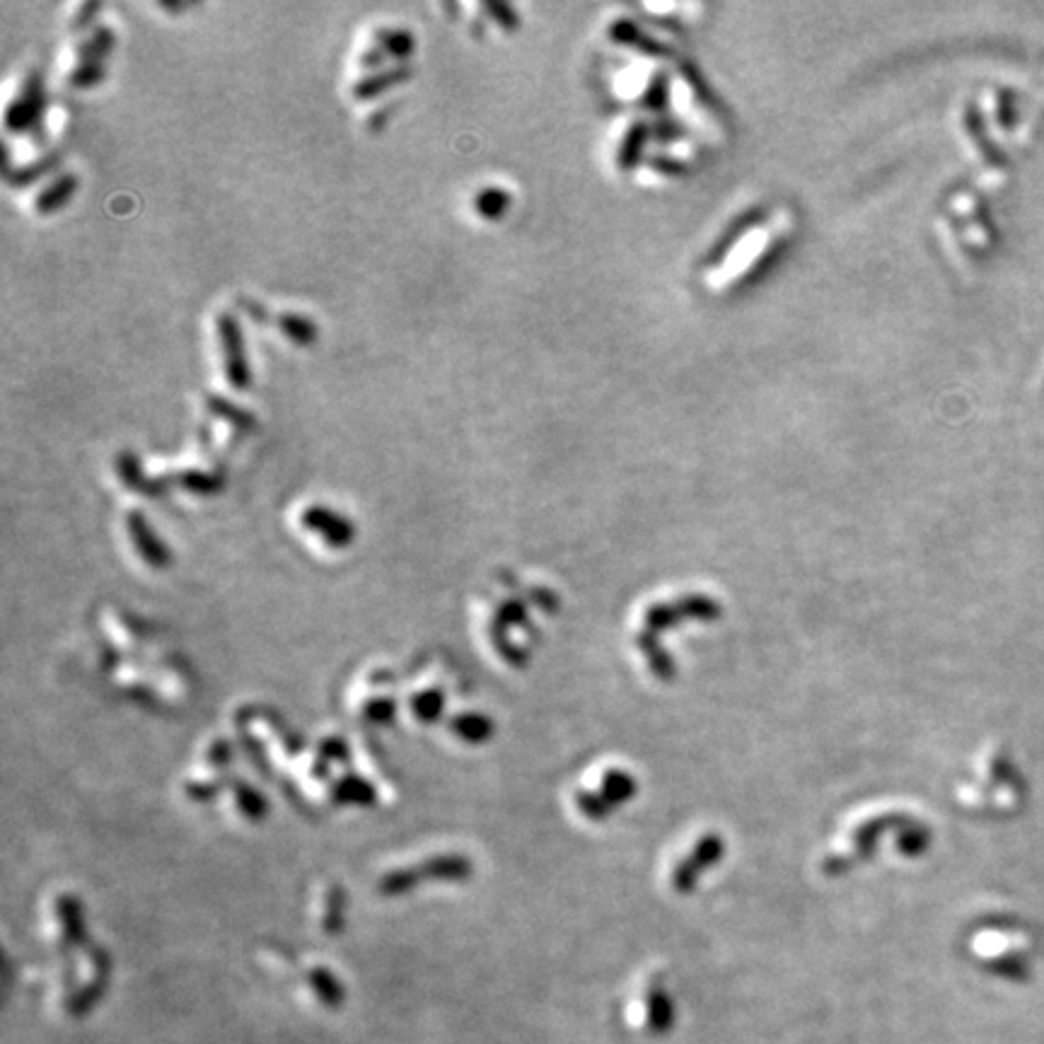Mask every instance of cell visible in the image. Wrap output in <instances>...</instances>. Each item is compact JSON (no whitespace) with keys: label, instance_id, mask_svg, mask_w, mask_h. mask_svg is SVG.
Listing matches in <instances>:
<instances>
[{"label":"cell","instance_id":"obj_14","mask_svg":"<svg viewBox=\"0 0 1044 1044\" xmlns=\"http://www.w3.org/2000/svg\"><path fill=\"white\" fill-rule=\"evenodd\" d=\"M648 1028L653 1032H668L675 1020V1010H672L670 998L662 989H650L648 994Z\"/></svg>","mask_w":1044,"mask_h":1044},{"label":"cell","instance_id":"obj_15","mask_svg":"<svg viewBox=\"0 0 1044 1044\" xmlns=\"http://www.w3.org/2000/svg\"><path fill=\"white\" fill-rule=\"evenodd\" d=\"M165 479L172 481V484H177V487L187 489V491H192V493H216L220 489V479L213 477V475H206V471H201V469H182V471H175L172 477H165Z\"/></svg>","mask_w":1044,"mask_h":1044},{"label":"cell","instance_id":"obj_1","mask_svg":"<svg viewBox=\"0 0 1044 1044\" xmlns=\"http://www.w3.org/2000/svg\"><path fill=\"white\" fill-rule=\"evenodd\" d=\"M44 107H47L44 75L39 71H29L17 97L5 109V129L10 133H39Z\"/></svg>","mask_w":1044,"mask_h":1044},{"label":"cell","instance_id":"obj_9","mask_svg":"<svg viewBox=\"0 0 1044 1044\" xmlns=\"http://www.w3.org/2000/svg\"><path fill=\"white\" fill-rule=\"evenodd\" d=\"M115 41H117V37H115V32H111V27L97 25L85 39H81V44H77V49H75L77 61L105 63L107 56L111 53V49H115Z\"/></svg>","mask_w":1044,"mask_h":1044},{"label":"cell","instance_id":"obj_6","mask_svg":"<svg viewBox=\"0 0 1044 1044\" xmlns=\"http://www.w3.org/2000/svg\"><path fill=\"white\" fill-rule=\"evenodd\" d=\"M274 322H276L278 332L284 334L288 341H293L296 346H312L320 336V329H317V324H314V320L305 317V314H300V312H280V314H276Z\"/></svg>","mask_w":1044,"mask_h":1044},{"label":"cell","instance_id":"obj_12","mask_svg":"<svg viewBox=\"0 0 1044 1044\" xmlns=\"http://www.w3.org/2000/svg\"><path fill=\"white\" fill-rule=\"evenodd\" d=\"M511 206V194L501 187H484L475 196V208L481 218L499 220Z\"/></svg>","mask_w":1044,"mask_h":1044},{"label":"cell","instance_id":"obj_16","mask_svg":"<svg viewBox=\"0 0 1044 1044\" xmlns=\"http://www.w3.org/2000/svg\"><path fill=\"white\" fill-rule=\"evenodd\" d=\"M105 73H107L105 63L77 61L75 69L69 75V83H71V87H77V89H89V87H95V85L105 81Z\"/></svg>","mask_w":1044,"mask_h":1044},{"label":"cell","instance_id":"obj_7","mask_svg":"<svg viewBox=\"0 0 1044 1044\" xmlns=\"http://www.w3.org/2000/svg\"><path fill=\"white\" fill-rule=\"evenodd\" d=\"M373 39H375V47L383 51L387 59L404 61V59H409L413 49H417L413 35L404 27H380V29H375Z\"/></svg>","mask_w":1044,"mask_h":1044},{"label":"cell","instance_id":"obj_11","mask_svg":"<svg viewBox=\"0 0 1044 1044\" xmlns=\"http://www.w3.org/2000/svg\"><path fill=\"white\" fill-rule=\"evenodd\" d=\"M129 532L133 537V542L139 544L143 556L148 559L151 564H160V561L165 559V549H163L160 542L155 540L153 532L148 530V525H145V518L139 511L129 513Z\"/></svg>","mask_w":1044,"mask_h":1044},{"label":"cell","instance_id":"obj_17","mask_svg":"<svg viewBox=\"0 0 1044 1044\" xmlns=\"http://www.w3.org/2000/svg\"><path fill=\"white\" fill-rule=\"evenodd\" d=\"M99 10H103V3H97V0L83 3L81 8H77V13L71 20V32H83L89 25V22H93L99 15Z\"/></svg>","mask_w":1044,"mask_h":1044},{"label":"cell","instance_id":"obj_10","mask_svg":"<svg viewBox=\"0 0 1044 1044\" xmlns=\"http://www.w3.org/2000/svg\"><path fill=\"white\" fill-rule=\"evenodd\" d=\"M206 409H208L211 417L228 421L230 425H235V429H240V431H252L256 425V419L252 417L250 411L238 407V404H232L220 395H208L206 397Z\"/></svg>","mask_w":1044,"mask_h":1044},{"label":"cell","instance_id":"obj_5","mask_svg":"<svg viewBox=\"0 0 1044 1044\" xmlns=\"http://www.w3.org/2000/svg\"><path fill=\"white\" fill-rule=\"evenodd\" d=\"M77 184L81 182H77V177L71 172L53 177L51 182L35 196V211L39 213V216H51V213L65 208L75 196Z\"/></svg>","mask_w":1044,"mask_h":1044},{"label":"cell","instance_id":"obj_13","mask_svg":"<svg viewBox=\"0 0 1044 1044\" xmlns=\"http://www.w3.org/2000/svg\"><path fill=\"white\" fill-rule=\"evenodd\" d=\"M59 163H61V155L49 153V155H44L41 160H35V163H29L25 167H17V170H13V172H8L5 179H8L10 187H29V184H35L37 179H41L44 175H49Z\"/></svg>","mask_w":1044,"mask_h":1044},{"label":"cell","instance_id":"obj_4","mask_svg":"<svg viewBox=\"0 0 1044 1044\" xmlns=\"http://www.w3.org/2000/svg\"><path fill=\"white\" fill-rule=\"evenodd\" d=\"M411 75H413V69L407 63L392 65V69H383L377 73H368L351 87V95L358 99V103H368V99H375L383 93H387V89L407 83Z\"/></svg>","mask_w":1044,"mask_h":1044},{"label":"cell","instance_id":"obj_19","mask_svg":"<svg viewBox=\"0 0 1044 1044\" xmlns=\"http://www.w3.org/2000/svg\"><path fill=\"white\" fill-rule=\"evenodd\" d=\"M385 61H387V56H385L383 51H380L377 47H373V49H370V51H363V53H361V59H358V63H361L363 69L373 71V73L383 71V63H385Z\"/></svg>","mask_w":1044,"mask_h":1044},{"label":"cell","instance_id":"obj_18","mask_svg":"<svg viewBox=\"0 0 1044 1044\" xmlns=\"http://www.w3.org/2000/svg\"><path fill=\"white\" fill-rule=\"evenodd\" d=\"M487 8V13L499 22L501 27L505 29H513V27H518V17H515L513 13V8L511 5H503V3H493V0H489V3H484Z\"/></svg>","mask_w":1044,"mask_h":1044},{"label":"cell","instance_id":"obj_2","mask_svg":"<svg viewBox=\"0 0 1044 1044\" xmlns=\"http://www.w3.org/2000/svg\"><path fill=\"white\" fill-rule=\"evenodd\" d=\"M216 324H218V341H220V351H223V368H226V377H228L230 387L242 392V389L252 385V370H250V361H247V353H244V339H242L240 322L232 312H220Z\"/></svg>","mask_w":1044,"mask_h":1044},{"label":"cell","instance_id":"obj_3","mask_svg":"<svg viewBox=\"0 0 1044 1044\" xmlns=\"http://www.w3.org/2000/svg\"><path fill=\"white\" fill-rule=\"evenodd\" d=\"M302 525H305L308 530L322 535L332 547H346L353 540L351 520H346L344 515L334 513L329 508H324V505H310V508L302 511Z\"/></svg>","mask_w":1044,"mask_h":1044},{"label":"cell","instance_id":"obj_8","mask_svg":"<svg viewBox=\"0 0 1044 1044\" xmlns=\"http://www.w3.org/2000/svg\"><path fill=\"white\" fill-rule=\"evenodd\" d=\"M117 469H119V475L123 479V484H127L129 489L141 491V493H160V489L165 487V481H167V479H155V481L145 479L143 469H141V459L129 451H123L117 457Z\"/></svg>","mask_w":1044,"mask_h":1044}]
</instances>
